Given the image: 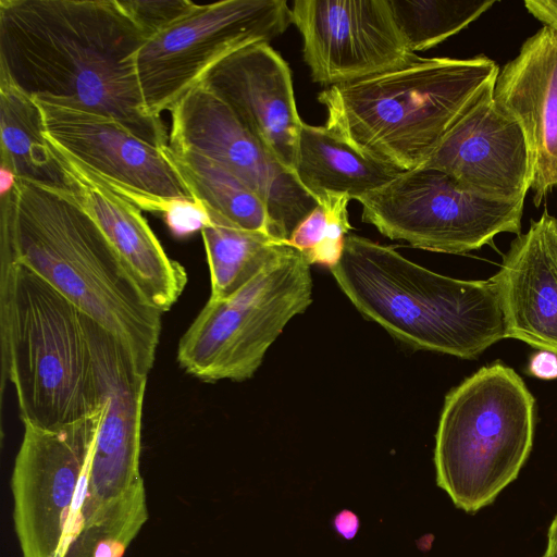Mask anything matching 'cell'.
<instances>
[{"instance_id":"cb8c5ba5","label":"cell","mask_w":557,"mask_h":557,"mask_svg":"<svg viewBox=\"0 0 557 557\" xmlns=\"http://www.w3.org/2000/svg\"><path fill=\"white\" fill-rule=\"evenodd\" d=\"M396 24L412 52L456 35L486 12L493 0H388Z\"/></svg>"},{"instance_id":"603a6c76","label":"cell","mask_w":557,"mask_h":557,"mask_svg":"<svg viewBox=\"0 0 557 557\" xmlns=\"http://www.w3.org/2000/svg\"><path fill=\"white\" fill-rule=\"evenodd\" d=\"M209 216L210 223L201 230L210 271L209 298L231 296L290 246L270 234L246 231Z\"/></svg>"},{"instance_id":"52a82bcc","label":"cell","mask_w":557,"mask_h":557,"mask_svg":"<svg viewBox=\"0 0 557 557\" xmlns=\"http://www.w3.org/2000/svg\"><path fill=\"white\" fill-rule=\"evenodd\" d=\"M147 379L122 349L87 466L78 530L63 557H123L149 518L140 473Z\"/></svg>"},{"instance_id":"5b68a950","label":"cell","mask_w":557,"mask_h":557,"mask_svg":"<svg viewBox=\"0 0 557 557\" xmlns=\"http://www.w3.org/2000/svg\"><path fill=\"white\" fill-rule=\"evenodd\" d=\"M498 73L496 62L485 55L418 58L329 86L318 100L327 111L329 131L370 158L410 171L429 159Z\"/></svg>"},{"instance_id":"ffe728a7","label":"cell","mask_w":557,"mask_h":557,"mask_svg":"<svg viewBox=\"0 0 557 557\" xmlns=\"http://www.w3.org/2000/svg\"><path fill=\"white\" fill-rule=\"evenodd\" d=\"M403 172L361 153L325 126L301 123L294 173L319 202L343 195L357 200Z\"/></svg>"},{"instance_id":"d4e9b609","label":"cell","mask_w":557,"mask_h":557,"mask_svg":"<svg viewBox=\"0 0 557 557\" xmlns=\"http://www.w3.org/2000/svg\"><path fill=\"white\" fill-rule=\"evenodd\" d=\"M350 198L326 196L293 231L287 240L310 264L334 267L342 255L345 237L351 228L347 206Z\"/></svg>"},{"instance_id":"3957f363","label":"cell","mask_w":557,"mask_h":557,"mask_svg":"<svg viewBox=\"0 0 557 557\" xmlns=\"http://www.w3.org/2000/svg\"><path fill=\"white\" fill-rule=\"evenodd\" d=\"M121 349L35 272L0 259L1 394L10 382L23 424L58 428L101 411Z\"/></svg>"},{"instance_id":"f546056e","label":"cell","mask_w":557,"mask_h":557,"mask_svg":"<svg viewBox=\"0 0 557 557\" xmlns=\"http://www.w3.org/2000/svg\"><path fill=\"white\" fill-rule=\"evenodd\" d=\"M333 528L345 540H352L360 528L358 516L348 509L338 511L333 518Z\"/></svg>"},{"instance_id":"9a60e30c","label":"cell","mask_w":557,"mask_h":557,"mask_svg":"<svg viewBox=\"0 0 557 557\" xmlns=\"http://www.w3.org/2000/svg\"><path fill=\"white\" fill-rule=\"evenodd\" d=\"M490 85L421 165L441 170L483 197L515 202L531 187L528 143L519 123L494 101Z\"/></svg>"},{"instance_id":"4fadbf2b","label":"cell","mask_w":557,"mask_h":557,"mask_svg":"<svg viewBox=\"0 0 557 557\" xmlns=\"http://www.w3.org/2000/svg\"><path fill=\"white\" fill-rule=\"evenodd\" d=\"M34 99L47 141L141 211L163 214L173 201L193 198L161 149L116 120L53 100Z\"/></svg>"},{"instance_id":"6da1fadb","label":"cell","mask_w":557,"mask_h":557,"mask_svg":"<svg viewBox=\"0 0 557 557\" xmlns=\"http://www.w3.org/2000/svg\"><path fill=\"white\" fill-rule=\"evenodd\" d=\"M147 39L120 0H0V72L26 94L108 115L161 148L132 57Z\"/></svg>"},{"instance_id":"ba28073f","label":"cell","mask_w":557,"mask_h":557,"mask_svg":"<svg viewBox=\"0 0 557 557\" xmlns=\"http://www.w3.org/2000/svg\"><path fill=\"white\" fill-rule=\"evenodd\" d=\"M310 265L289 246L231 296L209 298L178 342L184 371L205 382L251 377L287 322L311 304Z\"/></svg>"},{"instance_id":"8992f818","label":"cell","mask_w":557,"mask_h":557,"mask_svg":"<svg viewBox=\"0 0 557 557\" xmlns=\"http://www.w3.org/2000/svg\"><path fill=\"white\" fill-rule=\"evenodd\" d=\"M535 400L510 367L485 366L451 389L435 435L436 484L474 513L515 481L534 435Z\"/></svg>"},{"instance_id":"484cf974","label":"cell","mask_w":557,"mask_h":557,"mask_svg":"<svg viewBox=\"0 0 557 557\" xmlns=\"http://www.w3.org/2000/svg\"><path fill=\"white\" fill-rule=\"evenodd\" d=\"M120 3L147 38L176 22L197 4L189 0H120Z\"/></svg>"},{"instance_id":"ac0fdd59","label":"cell","mask_w":557,"mask_h":557,"mask_svg":"<svg viewBox=\"0 0 557 557\" xmlns=\"http://www.w3.org/2000/svg\"><path fill=\"white\" fill-rule=\"evenodd\" d=\"M495 103L521 126L529 147L534 203L557 186V29L544 25L499 71Z\"/></svg>"},{"instance_id":"4dcf8cb0","label":"cell","mask_w":557,"mask_h":557,"mask_svg":"<svg viewBox=\"0 0 557 557\" xmlns=\"http://www.w3.org/2000/svg\"><path fill=\"white\" fill-rule=\"evenodd\" d=\"M542 557H557V541H547V546Z\"/></svg>"},{"instance_id":"7a4b0ae2","label":"cell","mask_w":557,"mask_h":557,"mask_svg":"<svg viewBox=\"0 0 557 557\" xmlns=\"http://www.w3.org/2000/svg\"><path fill=\"white\" fill-rule=\"evenodd\" d=\"M0 258L18 262L49 283L109 332L148 375L161 334L153 308L110 243L65 188L16 177L0 194Z\"/></svg>"},{"instance_id":"44dd1931","label":"cell","mask_w":557,"mask_h":557,"mask_svg":"<svg viewBox=\"0 0 557 557\" xmlns=\"http://www.w3.org/2000/svg\"><path fill=\"white\" fill-rule=\"evenodd\" d=\"M44 131L34 97L0 72V162L9 165L17 178L65 188L63 172Z\"/></svg>"},{"instance_id":"e0dca14e","label":"cell","mask_w":557,"mask_h":557,"mask_svg":"<svg viewBox=\"0 0 557 557\" xmlns=\"http://www.w3.org/2000/svg\"><path fill=\"white\" fill-rule=\"evenodd\" d=\"M201 83L294 173L302 121L296 107L290 69L269 42H256L235 51Z\"/></svg>"},{"instance_id":"7402d4cb","label":"cell","mask_w":557,"mask_h":557,"mask_svg":"<svg viewBox=\"0 0 557 557\" xmlns=\"http://www.w3.org/2000/svg\"><path fill=\"white\" fill-rule=\"evenodd\" d=\"M160 149L191 197L200 201L209 214L246 231L270 234L267 205L239 177L195 153L175 151L169 145Z\"/></svg>"},{"instance_id":"f1b7e54d","label":"cell","mask_w":557,"mask_h":557,"mask_svg":"<svg viewBox=\"0 0 557 557\" xmlns=\"http://www.w3.org/2000/svg\"><path fill=\"white\" fill-rule=\"evenodd\" d=\"M524 5L544 25L557 29V0H527Z\"/></svg>"},{"instance_id":"30bf717a","label":"cell","mask_w":557,"mask_h":557,"mask_svg":"<svg viewBox=\"0 0 557 557\" xmlns=\"http://www.w3.org/2000/svg\"><path fill=\"white\" fill-rule=\"evenodd\" d=\"M357 201L362 221L384 236L444 253L476 250L500 233L519 235L524 205L483 197L428 166L405 171Z\"/></svg>"},{"instance_id":"83f0119b","label":"cell","mask_w":557,"mask_h":557,"mask_svg":"<svg viewBox=\"0 0 557 557\" xmlns=\"http://www.w3.org/2000/svg\"><path fill=\"white\" fill-rule=\"evenodd\" d=\"M528 371L541 380L557 379V354L549 350H539L529 361Z\"/></svg>"},{"instance_id":"1f68e13d","label":"cell","mask_w":557,"mask_h":557,"mask_svg":"<svg viewBox=\"0 0 557 557\" xmlns=\"http://www.w3.org/2000/svg\"><path fill=\"white\" fill-rule=\"evenodd\" d=\"M548 541H557V515L554 517L547 533Z\"/></svg>"},{"instance_id":"7c38bea8","label":"cell","mask_w":557,"mask_h":557,"mask_svg":"<svg viewBox=\"0 0 557 557\" xmlns=\"http://www.w3.org/2000/svg\"><path fill=\"white\" fill-rule=\"evenodd\" d=\"M170 112L169 147L209 159L252 188L267 205L272 236L288 240L319 206L296 175L205 84L188 90Z\"/></svg>"},{"instance_id":"8fae6325","label":"cell","mask_w":557,"mask_h":557,"mask_svg":"<svg viewBox=\"0 0 557 557\" xmlns=\"http://www.w3.org/2000/svg\"><path fill=\"white\" fill-rule=\"evenodd\" d=\"M103 410L58 428L24 424L10 479L22 557H63L73 542Z\"/></svg>"},{"instance_id":"5bb4252c","label":"cell","mask_w":557,"mask_h":557,"mask_svg":"<svg viewBox=\"0 0 557 557\" xmlns=\"http://www.w3.org/2000/svg\"><path fill=\"white\" fill-rule=\"evenodd\" d=\"M293 24L313 82L333 86L416 61L388 0H296Z\"/></svg>"},{"instance_id":"4316f807","label":"cell","mask_w":557,"mask_h":557,"mask_svg":"<svg viewBox=\"0 0 557 557\" xmlns=\"http://www.w3.org/2000/svg\"><path fill=\"white\" fill-rule=\"evenodd\" d=\"M163 216L172 234L177 237H185L201 231L210 223L206 207L194 198L173 201Z\"/></svg>"},{"instance_id":"2e32d148","label":"cell","mask_w":557,"mask_h":557,"mask_svg":"<svg viewBox=\"0 0 557 557\" xmlns=\"http://www.w3.org/2000/svg\"><path fill=\"white\" fill-rule=\"evenodd\" d=\"M49 147L63 172L65 189L97 223L143 296L162 313L170 310L185 289V268L168 256L139 208Z\"/></svg>"},{"instance_id":"d6986e66","label":"cell","mask_w":557,"mask_h":557,"mask_svg":"<svg viewBox=\"0 0 557 557\" xmlns=\"http://www.w3.org/2000/svg\"><path fill=\"white\" fill-rule=\"evenodd\" d=\"M492 278L506 338L557 354V218L544 211L517 235Z\"/></svg>"},{"instance_id":"9c48e42d","label":"cell","mask_w":557,"mask_h":557,"mask_svg":"<svg viewBox=\"0 0 557 557\" xmlns=\"http://www.w3.org/2000/svg\"><path fill=\"white\" fill-rule=\"evenodd\" d=\"M293 23L285 0H223L196 4L147 38L132 57L144 112L160 116L235 51L269 42Z\"/></svg>"},{"instance_id":"277c9868","label":"cell","mask_w":557,"mask_h":557,"mask_svg":"<svg viewBox=\"0 0 557 557\" xmlns=\"http://www.w3.org/2000/svg\"><path fill=\"white\" fill-rule=\"evenodd\" d=\"M331 272L352 305L407 345L462 359L506 338L495 281L430 271L359 235L345 237Z\"/></svg>"}]
</instances>
